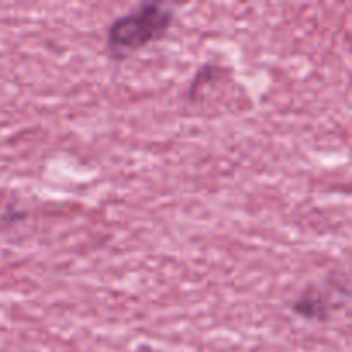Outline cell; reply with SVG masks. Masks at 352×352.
I'll use <instances>...</instances> for the list:
<instances>
[{"label":"cell","mask_w":352,"mask_h":352,"mask_svg":"<svg viewBox=\"0 0 352 352\" xmlns=\"http://www.w3.org/2000/svg\"><path fill=\"white\" fill-rule=\"evenodd\" d=\"M294 311H298L299 315H305L306 318H325L327 309L323 306L322 299L315 298L311 294H306L305 298L296 301Z\"/></svg>","instance_id":"7a4b0ae2"},{"label":"cell","mask_w":352,"mask_h":352,"mask_svg":"<svg viewBox=\"0 0 352 352\" xmlns=\"http://www.w3.org/2000/svg\"><path fill=\"white\" fill-rule=\"evenodd\" d=\"M172 10L158 2L143 3L133 12L113 21L109 30V48L122 57L160 38L172 23Z\"/></svg>","instance_id":"6da1fadb"}]
</instances>
